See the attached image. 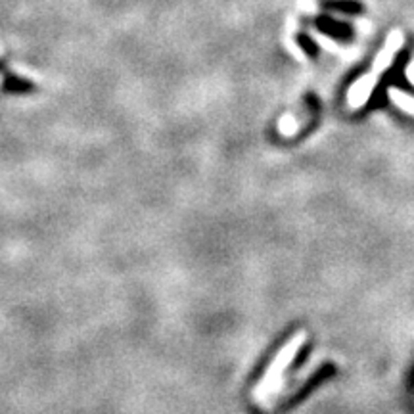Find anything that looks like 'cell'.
Returning <instances> with one entry per match:
<instances>
[{
    "label": "cell",
    "instance_id": "3",
    "mask_svg": "<svg viewBox=\"0 0 414 414\" xmlns=\"http://www.w3.org/2000/svg\"><path fill=\"white\" fill-rule=\"evenodd\" d=\"M378 81H380V77H376V75L365 73L351 84L349 91H347V106H349V110H360L372 98Z\"/></svg>",
    "mask_w": 414,
    "mask_h": 414
},
{
    "label": "cell",
    "instance_id": "6",
    "mask_svg": "<svg viewBox=\"0 0 414 414\" xmlns=\"http://www.w3.org/2000/svg\"><path fill=\"white\" fill-rule=\"evenodd\" d=\"M326 6L340 10H357V4H343V2H326Z\"/></svg>",
    "mask_w": 414,
    "mask_h": 414
},
{
    "label": "cell",
    "instance_id": "2",
    "mask_svg": "<svg viewBox=\"0 0 414 414\" xmlns=\"http://www.w3.org/2000/svg\"><path fill=\"white\" fill-rule=\"evenodd\" d=\"M405 45V37H403V31L401 29H393L389 35H387L386 43L384 46L380 48V52L374 58V64H372V71L370 73L376 75H384L391 67L393 64V60H395V56L401 52V48Z\"/></svg>",
    "mask_w": 414,
    "mask_h": 414
},
{
    "label": "cell",
    "instance_id": "7",
    "mask_svg": "<svg viewBox=\"0 0 414 414\" xmlns=\"http://www.w3.org/2000/svg\"><path fill=\"white\" fill-rule=\"evenodd\" d=\"M406 79H409V83L414 87V54H413V58H411L409 65H406Z\"/></svg>",
    "mask_w": 414,
    "mask_h": 414
},
{
    "label": "cell",
    "instance_id": "5",
    "mask_svg": "<svg viewBox=\"0 0 414 414\" xmlns=\"http://www.w3.org/2000/svg\"><path fill=\"white\" fill-rule=\"evenodd\" d=\"M301 125H303L301 119H297L295 115H284V117L280 119V123H278V130H280V135H284V137H292V135H295V133L299 130Z\"/></svg>",
    "mask_w": 414,
    "mask_h": 414
},
{
    "label": "cell",
    "instance_id": "4",
    "mask_svg": "<svg viewBox=\"0 0 414 414\" xmlns=\"http://www.w3.org/2000/svg\"><path fill=\"white\" fill-rule=\"evenodd\" d=\"M387 94H389V100L393 102L399 110L405 111V113H409V115H414V96L413 94L401 91V89H397V87H389Z\"/></svg>",
    "mask_w": 414,
    "mask_h": 414
},
{
    "label": "cell",
    "instance_id": "1",
    "mask_svg": "<svg viewBox=\"0 0 414 414\" xmlns=\"http://www.w3.org/2000/svg\"><path fill=\"white\" fill-rule=\"evenodd\" d=\"M305 340H307V332H295L294 336L278 349V353L273 357V360L268 363L265 376L261 378L257 382V386L253 387V399L255 401H267L268 397L278 393V389L282 387V382H284L286 370L295 360L299 349L303 347Z\"/></svg>",
    "mask_w": 414,
    "mask_h": 414
}]
</instances>
